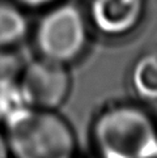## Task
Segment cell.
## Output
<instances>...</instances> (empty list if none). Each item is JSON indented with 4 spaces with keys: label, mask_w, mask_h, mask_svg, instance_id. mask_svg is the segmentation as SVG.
I'll return each instance as SVG.
<instances>
[{
    "label": "cell",
    "mask_w": 157,
    "mask_h": 158,
    "mask_svg": "<svg viewBox=\"0 0 157 158\" xmlns=\"http://www.w3.org/2000/svg\"><path fill=\"white\" fill-rule=\"evenodd\" d=\"M91 141L96 158H153L157 119L142 102H115L93 118Z\"/></svg>",
    "instance_id": "obj_1"
},
{
    "label": "cell",
    "mask_w": 157,
    "mask_h": 158,
    "mask_svg": "<svg viewBox=\"0 0 157 158\" xmlns=\"http://www.w3.org/2000/svg\"><path fill=\"white\" fill-rule=\"evenodd\" d=\"M28 12L13 0H0V50H12L30 34Z\"/></svg>",
    "instance_id": "obj_7"
},
{
    "label": "cell",
    "mask_w": 157,
    "mask_h": 158,
    "mask_svg": "<svg viewBox=\"0 0 157 158\" xmlns=\"http://www.w3.org/2000/svg\"><path fill=\"white\" fill-rule=\"evenodd\" d=\"M3 124L12 158H76L75 131L58 110L21 105Z\"/></svg>",
    "instance_id": "obj_2"
},
{
    "label": "cell",
    "mask_w": 157,
    "mask_h": 158,
    "mask_svg": "<svg viewBox=\"0 0 157 158\" xmlns=\"http://www.w3.org/2000/svg\"><path fill=\"white\" fill-rule=\"evenodd\" d=\"M128 84L139 102H157V47L144 50L134 60Z\"/></svg>",
    "instance_id": "obj_6"
},
{
    "label": "cell",
    "mask_w": 157,
    "mask_h": 158,
    "mask_svg": "<svg viewBox=\"0 0 157 158\" xmlns=\"http://www.w3.org/2000/svg\"><path fill=\"white\" fill-rule=\"evenodd\" d=\"M153 158H157V154H156V156H155V157H153Z\"/></svg>",
    "instance_id": "obj_10"
},
{
    "label": "cell",
    "mask_w": 157,
    "mask_h": 158,
    "mask_svg": "<svg viewBox=\"0 0 157 158\" xmlns=\"http://www.w3.org/2000/svg\"><path fill=\"white\" fill-rule=\"evenodd\" d=\"M13 2L19 4L21 8H24L26 12H29V10H42L62 0H13Z\"/></svg>",
    "instance_id": "obj_8"
},
{
    "label": "cell",
    "mask_w": 157,
    "mask_h": 158,
    "mask_svg": "<svg viewBox=\"0 0 157 158\" xmlns=\"http://www.w3.org/2000/svg\"><path fill=\"white\" fill-rule=\"evenodd\" d=\"M41 12L30 30L38 58L67 67L81 59L93 31L85 7L62 0Z\"/></svg>",
    "instance_id": "obj_3"
},
{
    "label": "cell",
    "mask_w": 157,
    "mask_h": 158,
    "mask_svg": "<svg viewBox=\"0 0 157 158\" xmlns=\"http://www.w3.org/2000/svg\"><path fill=\"white\" fill-rule=\"evenodd\" d=\"M68 67L42 58L22 65L19 94L24 106L41 110H58L71 93Z\"/></svg>",
    "instance_id": "obj_4"
},
{
    "label": "cell",
    "mask_w": 157,
    "mask_h": 158,
    "mask_svg": "<svg viewBox=\"0 0 157 158\" xmlns=\"http://www.w3.org/2000/svg\"><path fill=\"white\" fill-rule=\"evenodd\" d=\"M148 0H91L87 15L92 30L110 39L135 33L147 13Z\"/></svg>",
    "instance_id": "obj_5"
},
{
    "label": "cell",
    "mask_w": 157,
    "mask_h": 158,
    "mask_svg": "<svg viewBox=\"0 0 157 158\" xmlns=\"http://www.w3.org/2000/svg\"><path fill=\"white\" fill-rule=\"evenodd\" d=\"M0 158H12L3 127H0Z\"/></svg>",
    "instance_id": "obj_9"
}]
</instances>
